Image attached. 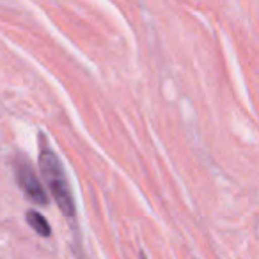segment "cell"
Listing matches in <instances>:
<instances>
[{"mask_svg":"<svg viewBox=\"0 0 259 259\" xmlns=\"http://www.w3.org/2000/svg\"><path fill=\"white\" fill-rule=\"evenodd\" d=\"M39 170L45 180V185H47L52 197L57 202L59 209L66 217L75 215V201H73L66 170L43 134H39Z\"/></svg>","mask_w":259,"mask_h":259,"instance_id":"obj_1","label":"cell"},{"mask_svg":"<svg viewBox=\"0 0 259 259\" xmlns=\"http://www.w3.org/2000/svg\"><path fill=\"white\" fill-rule=\"evenodd\" d=\"M16 180L18 185L22 188V192L25 194V197L29 201H32L34 204L39 206H47L48 202V195L45 192V187L41 185L37 174L34 172V169L25 162H18L16 163Z\"/></svg>","mask_w":259,"mask_h":259,"instance_id":"obj_2","label":"cell"},{"mask_svg":"<svg viewBox=\"0 0 259 259\" xmlns=\"http://www.w3.org/2000/svg\"><path fill=\"white\" fill-rule=\"evenodd\" d=\"M27 224H29V226L32 227L39 236H50L52 234L48 220L45 219L41 213L34 211V209H29V211H27Z\"/></svg>","mask_w":259,"mask_h":259,"instance_id":"obj_3","label":"cell"}]
</instances>
